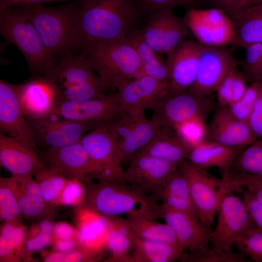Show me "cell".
I'll use <instances>...</instances> for the list:
<instances>
[{"label":"cell","mask_w":262,"mask_h":262,"mask_svg":"<svg viewBox=\"0 0 262 262\" xmlns=\"http://www.w3.org/2000/svg\"><path fill=\"white\" fill-rule=\"evenodd\" d=\"M82 51L100 42L126 39L143 16L138 0H77Z\"/></svg>","instance_id":"obj_1"},{"label":"cell","mask_w":262,"mask_h":262,"mask_svg":"<svg viewBox=\"0 0 262 262\" xmlns=\"http://www.w3.org/2000/svg\"><path fill=\"white\" fill-rule=\"evenodd\" d=\"M85 184V202L91 211L104 216L135 215L156 220L162 218L161 205L152 196L124 180H98Z\"/></svg>","instance_id":"obj_2"},{"label":"cell","mask_w":262,"mask_h":262,"mask_svg":"<svg viewBox=\"0 0 262 262\" xmlns=\"http://www.w3.org/2000/svg\"><path fill=\"white\" fill-rule=\"evenodd\" d=\"M29 18L47 50L63 58L82 49V39L78 3L57 7L27 4Z\"/></svg>","instance_id":"obj_3"},{"label":"cell","mask_w":262,"mask_h":262,"mask_svg":"<svg viewBox=\"0 0 262 262\" xmlns=\"http://www.w3.org/2000/svg\"><path fill=\"white\" fill-rule=\"evenodd\" d=\"M105 90H116L123 83L138 77L141 62L137 50L127 39L94 44L82 53Z\"/></svg>","instance_id":"obj_4"},{"label":"cell","mask_w":262,"mask_h":262,"mask_svg":"<svg viewBox=\"0 0 262 262\" xmlns=\"http://www.w3.org/2000/svg\"><path fill=\"white\" fill-rule=\"evenodd\" d=\"M0 31L7 41L20 50L32 70L45 76L53 68L54 56L47 50L29 18L27 4L0 9Z\"/></svg>","instance_id":"obj_5"},{"label":"cell","mask_w":262,"mask_h":262,"mask_svg":"<svg viewBox=\"0 0 262 262\" xmlns=\"http://www.w3.org/2000/svg\"><path fill=\"white\" fill-rule=\"evenodd\" d=\"M186 178L199 221L211 229L223 196L233 191L231 181L217 178L186 159L179 164Z\"/></svg>","instance_id":"obj_6"},{"label":"cell","mask_w":262,"mask_h":262,"mask_svg":"<svg viewBox=\"0 0 262 262\" xmlns=\"http://www.w3.org/2000/svg\"><path fill=\"white\" fill-rule=\"evenodd\" d=\"M216 213L217 222L210 235V243L215 249L232 250V246L244 234L255 227L241 199L231 192L224 194Z\"/></svg>","instance_id":"obj_7"},{"label":"cell","mask_w":262,"mask_h":262,"mask_svg":"<svg viewBox=\"0 0 262 262\" xmlns=\"http://www.w3.org/2000/svg\"><path fill=\"white\" fill-rule=\"evenodd\" d=\"M183 18L196 41L202 45L222 47L234 43V24L230 17L219 9L190 7Z\"/></svg>","instance_id":"obj_8"},{"label":"cell","mask_w":262,"mask_h":262,"mask_svg":"<svg viewBox=\"0 0 262 262\" xmlns=\"http://www.w3.org/2000/svg\"><path fill=\"white\" fill-rule=\"evenodd\" d=\"M81 143L94 164V178L98 180H124V170L117 155V141L107 122L84 134Z\"/></svg>","instance_id":"obj_9"},{"label":"cell","mask_w":262,"mask_h":262,"mask_svg":"<svg viewBox=\"0 0 262 262\" xmlns=\"http://www.w3.org/2000/svg\"><path fill=\"white\" fill-rule=\"evenodd\" d=\"M237 65V61L223 47L202 45L196 76L188 90L199 97L211 96Z\"/></svg>","instance_id":"obj_10"},{"label":"cell","mask_w":262,"mask_h":262,"mask_svg":"<svg viewBox=\"0 0 262 262\" xmlns=\"http://www.w3.org/2000/svg\"><path fill=\"white\" fill-rule=\"evenodd\" d=\"M213 107V100L210 96L199 97L186 90L175 96H165L150 109L153 111V121L161 127L173 130L176 125L192 117L205 118Z\"/></svg>","instance_id":"obj_11"},{"label":"cell","mask_w":262,"mask_h":262,"mask_svg":"<svg viewBox=\"0 0 262 262\" xmlns=\"http://www.w3.org/2000/svg\"><path fill=\"white\" fill-rule=\"evenodd\" d=\"M53 114L49 116L28 121L35 137L49 147L60 148L81 141L85 133L106 123L101 121H77Z\"/></svg>","instance_id":"obj_12"},{"label":"cell","mask_w":262,"mask_h":262,"mask_svg":"<svg viewBox=\"0 0 262 262\" xmlns=\"http://www.w3.org/2000/svg\"><path fill=\"white\" fill-rule=\"evenodd\" d=\"M178 166V164L137 152L124 171L123 180L139 187L157 200L168 178Z\"/></svg>","instance_id":"obj_13"},{"label":"cell","mask_w":262,"mask_h":262,"mask_svg":"<svg viewBox=\"0 0 262 262\" xmlns=\"http://www.w3.org/2000/svg\"><path fill=\"white\" fill-rule=\"evenodd\" d=\"M0 131L35 150L37 143L29 121L22 114L17 85L0 81Z\"/></svg>","instance_id":"obj_14"},{"label":"cell","mask_w":262,"mask_h":262,"mask_svg":"<svg viewBox=\"0 0 262 262\" xmlns=\"http://www.w3.org/2000/svg\"><path fill=\"white\" fill-rule=\"evenodd\" d=\"M16 85L21 111L28 121L54 114L61 98L57 86L48 77Z\"/></svg>","instance_id":"obj_15"},{"label":"cell","mask_w":262,"mask_h":262,"mask_svg":"<svg viewBox=\"0 0 262 262\" xmlns=\"http://www.w3.org/2000/svg\"><path fill=\"white\" fill-rule=\"evenodd\" d=\"M169 83L142 75L125 82L116 89L115 96L126 113H145L158 101L167 96Z\"/></svg>","instance_id":"obj_16"},{"label":"cell","mask_w":262,"mask_h":262,"mask_svg":"<svg viewBox=\"0 0 262 262\" xmlns=\"http://www.w3.org/2000/svg\"><path fill=\"white\" fill-rule=\"evenodd\" d=\"M202 45L196 40H185L167 54L169 73L168 96L178 95L194 83L197 74Z\"/></svg>","instance_id":"obj_17"},{"label":"cell","mask_w":262,"mask_h":262,"mask_svg":"<svg viewBox=\"0 0 262 262\" xmlns=\"http://www.w3.org/2000/svg\"><path fill=\"white\" fill-rule=\"evenodd\" d=\"M126 113L113 93L101 98L81 101L61 100L54 114L77 121L109 122Z\"/></svg>","instance_id":"obj_18"},{"label":"cell","mask_w":262,"mask_h":262,"mask_svg":"<svg viewBox=\"0 0 262 262\" xmlns=\"http://www.w3.org/2000/svg\"><path fill=\"white\" fill-rule=\"evenodd\" d=\"M45 159L51 168L68 180L81 181L94 177L95 168L88 154L81 143L57 148L49 149Z\"/></svg>","instance_id":"obj_19"},{"label":"cell","mask_w":262,"mask_h":262,"mask_svg":"<svg viewBox=\"0 0 262 262\" xmlns=\"http://www.w3.org/2000/svg\"><path fill=\"white\" fill-rule=\"evenodd\" d=\"M162 218L175 232L179 244L184 250L193 253L208 246L211 230L188 214L162 204Z\"/></svg>","instance_id":"obj_20"},{"label":"cell","mask_w":262,"mask_h":262,"mask_svg":"<svg viewBox=\"0 0 262 262\" xmlns=\"http://www.w3.org/2000/svg\"><path fill=\"white\" fill-rule=\"evenodd\" d=\"M257 139L248 123L234 117L227 108L219 107L208 127V140L224 146L244 148Z\"/></svg>","instance_id":"obj_21"},{"label":"cell","mask_w":262,"mask_h":262,"mask_svg":"<svg viewBox=\"0 0 262 262\" xmlns=\"http://www.w3.org/2000/svg\"><path fill=\"white\" fill-rule=\"evenodd\" d=\"M0 163L17 177L33 176L46 168L34 150L2 133H0Z\"/></svg>","instance_id":"obj_22"},{"label":"cell","mask_w":262,"mask_h":262,"mask_svg":"<svg viewBox=\"0 0 262 262\" xmlns=\"http://www.w3.org/2000/svg\"><path fill=\"white\" fill-rule=\"evenodd\" d=\"M243 148L228 147L207 140L192 148L187 160L204 169L216 167L221 174L222 179L229 181L231 179V169L234 162Z\"/></svg>","instance_id":"obj_23"},{"label":"cell","mask_w":262,"mask_h":262,"mask_svg":"<svg viewBox=\"0 0 262 262\" xmlns=\"http://www.w3.org/2000/svg\"><path fill=\"white\" fill-rule=\"evenodd\" d=\"M61 58L52 70L45 75L55 83L58 88L69 85L101 82L83 54L79 55L74 54Z\"/></svg>","instance_id":"obj_24"},{"label":"cell","mask_w":262,"mask_h":262,"mask_svg":"<svg viewBox=\"0 0 262 262\" xmlns=\"http://www.w3.org/2000/svg\"><path fill=\"white\" fill-rule=\"evenodd\" d=\"M191 150L172 129L162 127L153 138L137 152L179 165L187 159Z\"/></svg>","instance_id":"obj_25"},{"label":"cell","mask_w":262,"mask_h":262,"mask_svg":"<svg viewBox=\"0 0 262 262\" xmlns=\"http://www.w3.org/2000/svg\"><path fill=\"white\" fill-rule=\"evenodd\" d=\"M33 176L9 178L21 214L29 220L43 216L49 206L45 201L39 186Z\"/></svg>","instance_id":"obj_26"},{"label":"cell","mask_w":262,"mask_h":262,"mask_svg":"<svg viewBox=\"0 0 262 262\" xmlns=\"http://www.w3.org/2000/svg\"><path fill=\"white\" fill-rule=\"evenodd\" d=\"M157 199L166 206L199 221L187 180L179 166L168 178Z\"/></svg>","instance_id":"obj_27"},{"label":"cell","mask_w":262,"mask_h":262,"mask_svg":"<svg viewBox=\"0 0 262 262\" xmlns=\"http://www.w3.org/2000/svg\"><path fill=\"white\" fill-rule=\"evenodd\" d=\"M230 17L235 29V47L245 49L262 43V4L240 10Z\"/></svg>","instance_id":"obj_28"},{"label":"cell","mask_w":262,"mask_h":262,"mask_svg":"<svg viewBox=\"0 0 262 262\" xmlns=\"http://www.w3.org/2000/svg\"><path fill=\"white\" fill-rule=\"evenodd\" d=\"M133 45L141 62L139 76L146 75L159 81L169 83V73L166 59L150 47L143 39L140 30H133L127 38Z\"/></svg>","instance_id":"obj_29"},{"label":"cell","mask_w":262,"mask_h":262,"mask_svg":"<svg viewBox=\"0 0 262 262\" xmlns=\"http://www.w3.org/2000/svg\"><path fill=\"white\" fill-rule=\"evenodd\" d=\"M107 217L109 233L106 245L111 253L110 262H134L129 254L133 245L132 233L127 219L116 216Z\"/></svg>","instance_id":"obj_30"},{"label":"cell","mask_w":262,"mask_h":262,"mask_svg":"<svg viewBox=\"0 0 262 262\" xmlns=\"http://www.w3.org/2000/svg\"><path fill=\"white\" fill-rule=\"evenodd\" d=\"M132 237L134 262H172L180 259L184 253L179 245L144 240L133 233Z\"/></svg>","instance_id":"obj_31"},{"label":"cell","mask_w":262,"mask_h":262,"mask_svg":"<svg viewBox=\"0 0 262 262\" xmlns=\"http://www.w3.org/2000/svg\"><path fill=\"white\" fill-rule=\"evenodd\" d=\"M127 221L133 234L138 238L148 241L180 245L172 229L166 223L135 215H127Z\"/></svg>","instance_id":"obj_32"},{"label":"cell","mask_w":262,"mask_h":262,"mask_svg":"<svg viewBox=\"0 0 262 262\" xmlns=\"http://www.w3.org/2000/svg\"><path fill=\"white\" fill-rule=\"evenodd\" d=\"M161 127L152 119L146 117L142 118L128 137L117 145V155L119 162L122 164L130 161L153 138Z\"/></svg>","instance_id":"obj_33"},{"label":"cell","mask_w":262,"mask_h":262,"mask_svg":"<svg viewBox=\"0 0 262 262\" xmlns=\"http://www.w3.org/2000/svg\"><path fill=\"white\" fill-rule=\"evenodd\" d=\"M246 81L243 73L237 68L230 72L215 91L219 107L228 108L239 100L248 87Z\"/></svg>","instance_id":"obj_34"},{"label":"cell","mask_w":262,"mask_h":262,"mask_svg":"<svg viewBox=\"0 0 262 262\" xmlns=\"http://www.w3.org/2000/svg\"><path fill=\"white\" fill-rule=\"evenodd\" d=\"M231 171L262 179V139L256 140L240 151L234 162Z\"/></svg>","instance_id":"obj_35"},{"label":"cell","mask_w":262,"mask_h":262,"mask_svg":"<svg viewBox=\"0 0 262 262\" xmlns=\"http://www.w3.org/2000/svg\"><path fill=\"white\" fill-rule=\"evenodd\" d=\"M169 10L162 9L147 16V21L140 30L145 42L161 55L164 54L165 25Z\"/></svg>","instance_id":"obj_36"},{"label":"cell","mask_w":262,"mask_h":262,"mask_svg":"<svg viewBox=\"0 0 262 262\" xmlns=\"http://www.w3.org/2000/svg\"><path fill=\"white\" fill-rule=\"evenodd\" d=\"M34 175L46 203L49 205L60 203L62 193L68 180L59 172L46 167Z\"/></svg>","instance_id":"obj_37"},{"label":"cell","mask_w":262,"mask_h":262,"mask_svg":"<svg viewBox=\"0 0 262 262\" xmlns=\"http://www.w3.org/2000/svg\"><path fill=\"white\" fill-rule=\"evenodd\" d=\"M173 130L191 149L208 140L205 118L194 116L176 125Z\"/></svg>","instance_id":"obj_38"},{"label":"cell","mask_w":262,"mask_h":262,"mask_svg":"<svg viewBox=\"0 0 262 262\" xmlns=\"http://www.w3.org/2000/svg\"><path fill=\"white\" fill-rule=\"evenodd\" d=\"M180 260L184 262H247L245 255L233 250L220 251L208 246L193 253H183Z\"/></svg>","instance_id":"obj_39"},{"label":"cell","mask_w":262,"mask_h":262,"mask_svg":"<svg viewBox=\"0 0 262 262\" xmlns=\"http://www.w3.org/2000/svg\"><path fill=\"white\" fill-rule=\"evenodd\" d=\"M190 32L183 18L177 16L173 10L168 12L164 34L163 53L168 54L185 40Z\"/></svg>","instance_id":"obj_40"},{"label":"cell","mask_w":262,"mask_h":262,"mask_svg":"<svg viewBox=\"0 0 262 262\" xmlns=\"http://www.w3.org/2000/svg\"><path fill=\"white\" fill-rule=\"evenodd\" d=\"M21 213L10 178L0 179V217L4 222H18Z\"/></svg>","instance_id":"obj_41"},{"label":"cell","mask_w":262,"mask_h":262,"mask_svg":"<svg viewBox=\"0 0 262 262\" xmlns=\"http://www.w3.org/2000/svg\"><path fill=\"white\" fill-rule=\"evenodd\" d=\"M242 63L243 74L247 81L261 82L262 74V43H255L246 47Z\"/></svg>","instance_id":"obj_42"},{"label":"cell","mask_w":262,"mask_h":262,"mask_svg":"<svg viewBox=\"0 0 262 262\" xmlns=\"http://www.w3.org/2000/svg\"><path fill=\"white\" fill-rule=\"evenodd\" d=\"M239 252L255 262H262V230L255 228L241 237L234 245Z\"/></svg>","instance_id":"obj_43"},{"label":"cell","mask_w":262,"mask_h":262,"mask_svg":"<svg viewBox=\"0 0 262 262\" xmlns=\"http://www.w3.org/2000/svg\"><path fill=\"white\" fill-rule=\"evenodd\" d=\"M260 86V82H252L244 96L227 108L234 117L247 123L258 96Z\"/></svg>","instance_id":"obj_44"},{"label":"cell","mask_w":262,"mask_h":262,"mask_svg":"<svg viewBox=\"0 0 262 262\" xmlns=\"http://www.w3.org/2000/svg\"><path fill=\"white\" fill-rule=\"evenodd\" d=\"M145 117V113H126L107 122L117 145L128 137L137 123Z\"/></svg>","instance_id":"obj_45"},{"label":"cell","mask_w":262,"mask_h":262,"mask_svg":"<svg viewBox=\"0 0 262 262\" xmlns=\"http://www.w3.org/2000/svg\"><path fill=\"white\" fill-rule=\"evenodd\" d=\"M143 15L148 16L158 10L164 9H173L176 7L188 8L196 5V0H138Z\"/></svg>","instance_id":"obj_46"},{"label":"cell","mask_w":262,"mask_h":262,"mask_svg":"<svg viewBox=\"0 0 262 262\" xmlns=\"http://www.w3.org/2000/svg\"><path fill=\"white\" fill-rule=\"evenodd\" d=\"M54 225L47 219L39 225L38 231L33 237L29 238L25 244L26 250L30 252L38 251L48 245L51 241Z\"/></svg>","instance_id":"obj_47"},{"label":"cell","mask_w":262,"mask_h":262,"mask_svg":"<svg viewBox=\"0 0 262 262\" xmlns=\"http://www.w3.org/2000/svg\"><path fill=\"white\" fill-rule=\"evenodd\" d=\"M25 236V228L20 224L11 232L0 236V261L6 260L10 254L19 247L24 241Z\"/></svg>","instance_id":"obj_48"},{"label":"cell","mask_w":262,"mask_h":262,"mask_svg":"<svg viewBox=\"0 0 262 262\" xmlns=\"http://www.w3.org/2000/svg\"><path fill=\"white\" fill-rule=\"evenodd\" d=\"M82 181L78 179L68 180L62 193L60 203L74 206L84 198L85 188Z\"/></svg>","instance_id":"obj_49"},{"label":"cell","mask_w":262,"mask_h":262,"mask_svg":"<svg viewBox=\"0 0 262 262\" xmlns=\"http://www.w3.org/2000/svg\"><path fill=\"white\" fill-rule=\"evenodd\" d=\"M231 180L241 186L262 203V179L244 173L231 171Z\"/></svg>","instance_id":"obj_50"},{"label":"cell","mask_w":262,"mask_h":262,"mask_svg":"<svg viewBox=\"0 0 262 262\" xmlns=\"http://www.w3.org/2000/svg\"><path fill=\"white\" fill-rule=\"evenodd\" d=\"M235 191L240 192L249 215L255 227L262 230V203L241 186L237 185Z\"/></svg>","instance_id":"obj_51"},{"label":"cell","mask_w":262,"mask_h":262,"mask_svg":"<svg viewBox=\"0 0 262 262\" xmlns=\"http://www.w3.org/2000/svg\"><path fill=\"white\" fill-rule=\"evenodd\" d=\"M94 257L87 250L73 249L66 252L56 251L49 254L44 259L45 262H77L92 261Z\"/></svg>","instance_id":"obj_52"},{"label":"cell","mask_w":262,"mask_h":262,"mask_svg":"<svg viewBox=\"0 0 262 262\" xmlns=\"http://www.w3.org/2000/svg\"><path fill=\"white\" fill-rule=\"evenodd\" d=\"M247 123L256 138L262 139V82Z\"/></svg>","instance_id":"obj_53"},{"label":"cell","mask_w":262,"mask_h":262,"mask_svg":"<svg viewBox=\"0 0 262 262\" xmlns=\"http://www.w3.org/2000/svg\"><path fill=\"white\" fill-rule=\"evenodd\" d=\"M243 0H196V5L209 6L219 9L229 17L239 11Z\"/></svg>","instance_id":"obj_54"},{"label":"cell","mask_w":262,"mask_h":262,"mask_svg":"<svg viewBox=\"0 0 262 262\" xmlns=\"http://www.w3.org/2000/svg\"><path fill=\"white\" fill-rule=\"evenodd\" d=\"M74 231L73 228L65 222H59L54 225L52 234L56 239H66L71 238Z\"/></svg>","instance_id":"obj_55"},{"label":"cell","mask_w":262,"mask_h":262,"mask_svg":"<svg viewBox=\"0 0 262 262\" xmlns=\"http://www.w3.org/2000/svg\"><path fill=\"white\" fill-rule=\"evenodd\" d=\"M67 0H0V9L16 4H40L42 2H55Z\"/></svg>","instance_id":"obj_56"},{"label":"cell","mask_w":262,"mask_h":262,"mask_svg":"<svg viewBox=\"0 0 262 262\" xmlns=\"http://www.w3.org/2000/svg\"><path fill=\"white\" fill-rule=\"evenodd\" d=\"M76 242L72 238L66 239H57L54 243V247L57 251L66 252L74 249Z\"/></svg>","instance_id":"obj_57"},{"label":"cell","mask_w":262,"mask_h":262,"mask_svg":"<svg viewBox=\"0 0 262 262\" xmlns=\"http://www.w3.org/2000/svg\"><path fill=\"white\" fill-rule=\"evenodd\" d=\"M261 4H262V0H243L240 10Z\"/></svg>","instance_id":"obj_58"},{"label":"cell","mask_w":262,"mask_h":262,"mask_svg":"<svg viewBox=\"0 0 262 262\" xmlns=\"http://www.w3.org/2000/svg\"><path fill=\"white\" fill-rule=\"evenodd\" d=\"M261 82H262V74Z\"/></svg>","instance_id":"obj_59"}]
</instances>
